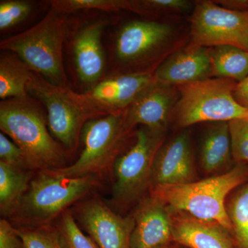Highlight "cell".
Returning <instances> with one entry per match:
<instances>
[{"mask_svg":"<svg viewBox=\"0 0 248 248\" xmlns=\"http://www.w3.org/2000/svg\"><path fill=\"white\" fill-rule=\"evenodd\" d=\"M248 181V166L236 164L231 170L219 175L182 185L152 187L149 195L169 208L220 223L232 234L226 200L232 191Z\"/></svg>","mask_w":248,"mask_h":248,"instance_id":"cell-1","label":"cell"},{"mask_svg":"<svg viewBox=\"0 0 248 248\" xmlns=\"http://www.w3.org/2000/svg\"><path fill=\"white\" fill-rule=\"evenodd\" d=\"M47 126L43 112L30 95L0 103L1 132L24 152L35 172L66 166L64 151Z\"/></svg>","mask_w":248,"mask_h":248,"instance_id":"cell-2","label":"cell"},{"mask_svg":"<svg viewBox=\"0 0 248 248\" xmlns=\"http://www.w3.org/2000/svg\"><path fill=\"white\" fill-rule=\"evenodd\" d=\"M99 177H62L50 170L32 178L25 195L8 215L17 227L50 225L72 205L97 187Z\"/></svg>","mask_w":248,"mask_h":248,"instance_id":"cell-3","label":"cell"},{"mask_svg":"<svg viewBox=\"0 0 248 248\" xmlns=\"http://www.w3.org/2000/svg\"><path fill=\"white\" fill-rule=\"evenodd\" d=\"M68 17L50 7L48 14L35 26L1 41L0 48L16 54L32 72L52 84L69 88L63 63Z\"/></svg>","mask_w":248,"mask_h":248,"instance_id":"cell-4","label":"cell"},{"mask_svg":"<svg viewBox=\"0 0 248 248\" xmlns=\"http://www.w3.org/2000/svg\"><path fill=\"white\" fill-rule=\"evenodd\" d=\"M27 92L45 106L49 130L68 153L76 151L85 124L107 116L84 93L56 86L34 72L28 83Z\"/></svg>","mask_w":248,"mask_h":248,"instance_id":"cell-5","label":"cell"},{"mask_svg":"<svg viewBox=\"0 0 248 248\" xmlns=\"http://www.w3.org/2000/svg\"><path fill=\"white\" fill-rule=\"evenodd\" d=\"M125 112L89 120L81 132L84 149L74 164L51 172L62 177H99L113 169L124 152L127 140L133 135L125 126Z\"/></svg>","mask_w":248,"mask_h":248,"instance_id":"cell-6","label":"cell"},{"mask_svg":"<svg viewBox=\"0 0 248 248\" xmlns=\"http://www.w3.org/2000/svg\"><path fill=\"white\" fill-rule=\"evenodd\" d=\"M166 129L140 127L130 148L116 160L112 200L117 206L140 202L150 191L155 156L164 144Z\"/></svg>","mask_w":248,"mask_h":248,"instance_id":"cell-7","label":"cell"},{"mask_svg":"<svg viewBox=\"0 0 248 248\" xmlns=\"http://www.w3.org/2000/svg\"><path fill=\"white\" fill-rule=\"evenodd\" d=\"M237 82L215 78L179 86V99L174 108L177 125L187 128L202 122H230L248 117V110L234 97Z\"/></svg>","mask_w":248,"mask_h":248,"instance_id":"cell-8","label":"cell"},{"mask_svg":"<svg viewBox=\"0 0 248 248\" xmlns=\"http://www.w3.org/2000/svg\"><path fill=\"white\" fill-rule=\"evenodd\" d=\"M192 43L201 46H234L248 51V11L198 3L191 23Z\"/></svg>","mask_w":248,"mask_h":248,"instance_id":"cell-9","label":"cell"},{"mask_svg":"<svg viewBox=\"0 0 248 248\" xmlns=\"http://www.w3.org/2000/svg\"><path fill=\"white\" fill-rule=\"evenodd\" d=\"M166 23L134 20L121 28L115 37L113 61L119 68H132L151 61L172 35Z\"/></svg>","mask_w":248,"mask_h":248,"instance_id":"cell-10","label":"cell"},{"mask_svg":"<svg viewBox=\"0 0 248 248\" xmlns=\"http://www.w3.org/2000/svg\"><path fill=\"white\" fill-rule=\"evenodd\" d=\"M72 213L99 248H130L135 226L132 214L115 213L97 197L78 204Z\"/></svg>","mask_w":248,"mask_h":248,"instance_id":"cell-11","label":"cell"},{"mask_svg":"<svg viewBox=\"0 0 248 248\" xmlns=\"http://www.w3.org/2000/svg\"><path fill=\"white\" fill-rule=\"evenodd\" d=\"M155 82L152 72L113 73L84 94L106 115L122 113Z\"/></svg>","mask_w":248,"mask_h":248,"instance_id":"cell-12","label":"cell"},{"mask_svg":"<svg viewBox=\"0 0 248 248\" xmlns=\"http://www.w3.org/2000/svg\"><path fill=\"white\" fill-rule=\"evenodd\" d=\"M198 180L190 137L182 132L164 142L155 156L151 187L182 185ZM151 190V189H150Z\"/></svg>","mask_w":248,"mask_h":248,"instance_id":"cell-13","label":"cell"},{"mask_svg":"<svg viewBox=\"0 0 248 248\" xmlns=\"http://www.w3.org/2000/svg\"><path fill=\"white\" fill-rule=\"evenodd\" d=\"M108 23L107 19L88 23L76 32L73 40L77 74L89 90L106 77L107 60L102 40Z\"/></svg>","mask_w":248,"mask_h":248,"instance_id":"cell-14","label":"cell"},{"mask_svg":"<svg viewBox=\"0 0 248 248\" xmlns=\"http://www.w3.org/2000/svg\"><path fill=\"white\" fill-rule=\"evenodd\" d=\"M135 226L130 248H158L173 244L172 223L167 206L148 196L132 213Z\"/></svg>","mask_w":248,"mask_h":248,"instance_id":"cell-15","label":"cell"},{"mask_svg":"<svg viewBox=\"0 0 248 248\" xmlns=\"http://www.w3.org/2000/svg\"><path fill=\"white\" fill-rule=\"evenodd\" d=\"M211 75L209 48L194 43L173 54L154 73L157 84L171 87L208 79Z\"/></svg>","mask_w":248,"mask_h":248,"instance_id":"cell-16","label":"cell"},{"mask_svg":"<svg viewBox=\"0 0 248 248\" xmlns=\"http://www.w3.org/2000/svg\"><path fill=\"white\" fill-rule=\"evenodd\" d=\"M179 98L174 87L155 81L125 110V126L133 131L135 126L167 128L170 116Z\"/></svg>","mask_w":248,"mask_h":248,"instance_id":"cell-17","label":"cell"},{"mask_svg":"<svg viewBox=\"0 0 248 248\" xmlns=\"http://www.w3.org/2000/svg\"><path fill=\"white\" fill-rule=\"evenodd\" d=\"M169 210L173 243L187 248H236L231 232L220 223Z\"/></svg>","mask_w":248,"mask_h":248,"instance_id":"cell-18","label":"cell"},{"mask_svg":"<svg viewBox=\"0 0 248 248\" xmlns=\"http://www.w3.org/2000/svg\"><path fill=\"white\" fill-rule=\"evenodd\" d=\"M200 165L208 177L228 172L235 166L228 122L213 123L207 129L201 145Z\"/></svg>","mask_w":248,"mask_h":248,"instance_id":"cell-19","label":"cell"},{"mask_svg":"<svg viewBox=\"0 0 248 248\" xmlns=\"http://www.w3.org/2000/svg\"><path fill=\"white\" fill-rule=\"evenodd\" d=\"M4 52L0 56V98L6 100L27 97L32 70L16 54Z\"/></svg>","mask_w":248,"mask_h":248,"instance_id":"cell-20","label":"cell"},{"mask_svg":"<svg viewBox=\"0 0 248 248\" xmlns=\"http://www.w3.org/2000/svg\"><path fill=\"white\" fill-rule=\"evenodd\" d=\"M212 76L231 79L236 82L248 76V51L234 46L223 45L209 48Z\"/></svg>","mask_w":248,"mask_h":248,"instance_id":"cell-21","label":"cell"},{"mask_svg":"<svg viewBox=\"0 0 248 248\" xmlns=\"http://www.w3.org/2000/svg\"><path fill=\"white\" fill-rule=\"evenodd\" d=\"M33 173L0 161V209L2 215L8 216L25 195L34 177Z\"/></svg>","mask_w":248,"mask_h":248,"instance_id":"cell-22","label":"cell"},{"mask_svg":"<svg viewBox=\"0 0 248 248\" xmlns=\"http://www.w3.org/2000/svg\"><path fill=\"white\" fill-rule=\"evenodd\" d=\"M226 208L236 248H248V181L228 196Z\"/></svg>","mask_w":248,"mask_h":248,"instance_id":"cell-23","label":"cell"},{"mask_svg":"<svg viewBox=\"0 0 248 248\" xmlns=\"http://www.w3.org/2000/svg\"><path fill=\"white\" fill-rule=\"evenodd\" d=\"M54 227L62 248H99L89 236L83 232L69 210L57 218Z\"/></svg>","mask_w":248,"mask_h":248,"instance_id":"cell-24","label":"cell"},{"mask_svg":"<svg viewBox=\"0 0 248 248\" xmlns=\"http://www.w3.org/2000/svg\"><path fill=\"white\" fill-rule=\"evenodd\" d=\"M50 7L69 16L85 10H99L107 12L127 10L133 11L132 1L126 0H53Z\"/></svg>","mask_w":248,"mask_h":248,"instance_id":"cell-25","label":"cell"},{"mask_svg":"<svg viewBox=\"0 0 248 248\" xmlns=\"http://www.w3.org/2000/svg\"><path fill=\"white\" fill-rule=\"evenodd\" d=\"M16 229L24 248H62L54 226L16 227Z\"/></svg>","mask_w":248,"mask_h":248,"instance_id":"cell-26","label":"cell"},{"mask_svg":"<svg viewBox=\"0 0 248 248\" xmlns=\"http://www.w3.org/2000/svg\"><path fill=\"white\" fill-rule=\"evenodd\" d=\"M33 9L31 1L3 0L0 1V30L4 31L25 20Z\"/></svg>","mask_w":248,"mask_h":248,"instance_id":"cell-27","label":"cell"},{"mask_svg":"<svg viewBox=\"0 0 248 248\" xmlns=\"http://www.w3.org/2000/svg\"><path fill=\"white\" fill-rule=\"evenodd\" d=\"M235 165L248 166V117L228 122Z\"/></svg>","mask_w":248,"mask_h":248,"instance_id":"cell-28","label":"cell"},{"mask_svg":"<svg viewBox=\"0 0 248 248\" xmlns=\"http://www.w3.org/2000/svg\"><path fill=\"white\" fill-rule=\"evenodd\" d=\"M0 161L16 169L35 172L24 152L2 133L0 134Z\"/></svg>","mask_w":248,"mask_h":248,"instance_id":"cell-29","label":"cell"},{"mask_svg":"<svg viewBox=\"0 0 248 248\" xmlns=\"http://www.w3.org/2000/svg\"><path fill=\"white\" fill-rule=\"evenodd\" d=\"M135 12L148 14L151 11H186L190 8V2L185 0H143L134 1Z\"/></svg>","mask_w":248,"mask_h":248,"instance_id":"cell-30","label":"cell"},{"mask_svg":"<svg viewBox=\"0 0 248 248\" xmlns=\"http://www.w3.org/2000/svg\"><path fill=\"white\" fill-rule=\"evenodd\" d=\"M0 248H24L14 225L8 220H0Z\"/></svg>","mask_w":248,"mask_h":248,"instance_id":"cell-31","label":"cell"},{"mask_svg":"<svg viewBox=\"0 0 248 248\" xmlns=\"http://www.w3.org/2000/svg\"><path fill=\"white\" fill-rule=\"evenodd\" d=\"M234 97L239 105L248 110V76L236 84L234 91Z\"/></svg>","mask_w":248,"mask_h":248,"instance_id":"cell-32","label":"cell"},{"mask_svg":"<svg viewBox=\"0 0 248 248\" xmlns=\"http://www.w3.org/2000/svg\"><path fill=\"white\" fill-rule=\"evenodd\" d=\"M171 248H187L186 247H184V246H180V245L175 244V243H173L172 246H171Z\"/></svg>","mask_w":248,"mask_h":248,"instance_id":"cell-33","label":"cell"},{"mask_svg":"<svg viewBox=\"0 0 248 248\" xmlns=\"http://www.w3.org/2000/svg\"><path fill=\"white\" fill-rule=\"evenodd\" d=\"M172 244L166 245V246H161V247H159L158 248H171V246H172Z\"/></svg>","mask_w":248,"mask_h":248,"instance_id":"cell-34","label":"cell"}]
</instances>
